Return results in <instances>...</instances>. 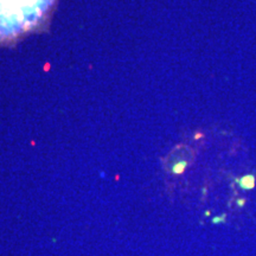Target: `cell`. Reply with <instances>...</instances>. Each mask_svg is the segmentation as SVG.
<instances>
[{
  "mask_svg": "<svg viewBox=\"0 0 256 256\" xmlns=\"http://www.w3.org/2000/svg\"><path fill=\"white\" fill-rule=\"evenodd\" d=\"M185 168V162H183V164H179L174 168V171L176 172V174H180V172H183V170Z\"/></svg>",
  "mask_w": 256,
  "mask_h": 256,
  "instance_id": "2",
  "label": "cell"
},
{
  "mask_svg": "<svg viewBox=\"0 0 256 256\" xmlns=\"http://www.w3.org/2000/svg\"><path fill=\"white\" fill-rule=\"evenodd\" d=\"M240 185H241L242 188H247V190H250V188L255 186L254 176H246V177H243L241 180H240Z\"/></svg>",
  "mask_w": 256,
  "mask_h": 256,
  "instance_id": "1",
  "label": "cell"
}]
</instances>
